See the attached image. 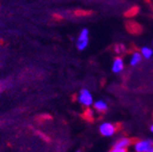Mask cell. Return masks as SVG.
Segmentation results:
<instances>
[{"label": "cell", "instance_id": "cell-1", "mask_svg": "<svg viewBox=\"0 0 153 152\" xmlns=\"http://www.w3.org/2000/svg\"><path fill=\"white\" fill-rule=\"evenodd\" d=\"M78 100L81 105H83L85 107H90L94 103L92 95H91L90 91L87 88H83L79 91Z\"/></svg>", "mask_w": 153, "mask_h": 152}, {"label": "cell", "instance_id": "cell-2", "mask_svg": "<svg viewBox=\"0 0 153 152\" xmlns=\"http://www.w3.org/2000/svg\"><path fill=\"white\" fill-rule=\"evenodd\" d=\"M88 34H89V32H88V28H83L80 31L78 39H76V47H78L79 50L82 51L88 47Z\"/></svg>", "mask_w": 153, "mask_h": 152}, {"label": "cell", "instance_id": "cell-3", "mask_svg": "<svg viewBox=\"0 0 153 152\" xmlns=\"http://www.w3.org/2000/svg\"><path fill=\"white\" fill-rule=\"evenodd\" d=\"M153 148V141L151 139H141L134 144L136 152H150Z\"/></svg>", "mask_w": 153, "mask_h": 152}, {"label": "cell", "instance_id": "cell-4", "mask_svg": "<svg viewBox=\"0 0 153 152\" xmlns=\"http://www.w3.org/2000/svg\"><path fill=\"white\" fill-rule=\"evenodd\" d=\"M117 128L114 124L110 122H104L100 126V132L104 137H110L115 134Z\"/></svg>", "mask_w": 153, "mask_h": 152}, {"label": "cell", "instance_id": "cell-5", "mask_svg": "<svg viewBox=\"0 0 153 152\" xmlns=\"http://www.w3.org/2000/svg\"><path fill=\"white\" fill-rule=\"evenodd\" d=\"M124 68V61L121 58H116L114 59L112 66H111V69L114 73H120L123 70Z\"/></svg>", "mask_w": 153, "mask_h": 152}, {"label": "cell", "instance_id": "cell-6", "mask_svg": "<svg viewBox=\"0 0 153 152\" xmlns=\"http://www.w3.org/2000/svg\"><path fill=\"white\" fill-rule=\"evenodd\" d=\"M131 140L128 138H122L119 139L114 145L113 148H120V149H127V148L130 145Z\"/></svg>", "mask_w": 153, "mask_h": 152}, {"label": "cell", "instance_id": "cell-7", "mask_svg": "<svg viewBox=\"0 0 153 152\" xmlns=\"http://www.w3.org/2000/svg\"><path fill=\"white\" fill-rule=\"evenodd\" d=\"M142 59H143V58H142V56H141L140 52L136 51V52L132 53V55H131V56H130V59H129V64H130L131 66H137L139 63L141 62Z\"/></svg>", "mask_w": 153, "mask_h": 152}, {"label": "cell", "instance_id": "cell-8", "mask_svg": "<svg viewBox=\"0 0 153 152\" xmlns=\"http://www.w3.org/2000/svg\"><path fill=\"white\" fill-rule=\"evenodd\" d=\"M93 106H94L95 109L97 111H99V112H105V111L108 110V105L102 99H99L97 101H95L93 103Z\"/></svg>", "mask_w": 153, "mask_h": 152}, {"label": "cell", "instance_id": "cell-9", "mask_svg": "<svg viewBox=\"0 0 153 152\" xmlns=\"http://www.w3.org/2000/svg\"><path fill=\"white\" fill-rule=\"evenodd\" d=\"M140 54L142 56V58L146 59H150L152 55H153V50L149 47H143L140 50Z\"/></svg>", "mask_w": 153, "mask_h": 152}, {"label": "cell", "instance_id": "cell-10", "mask_svg": "<svg viewBox=\"0 0 153 152\" xmlns=\"http://www.w3.org/2000/svg\"><path fill=\"white\" fill-rule=\"evenodd\" d=\"M115 152H127V149H120V148H113Z\"/></svg>", "mask_w": 153, "mask_h": 152}, {"label": "cell", "instance_id": "cell-11", "mask_svg": "<svg viewBox=\"0 0 153 152\" xmlns=\"http://www.w3.org/2000/svg\"><path fill=\"white\" fill-rule=\"evenodd\" d=\"M150 131L153 133V125H151V127H150Z\"/></svg>", "mask_w": 153, "mask_h": 152}, {"label": "cell", "instance_id": "cell-12", "mask_svg": "<svg viewBox=\"0 0 153 152\" xmlns=\"http://www.w3.org/2000/svg\"><path fill=\"white\" fill-rule=\"evenodd\" d=\"M150 152H153V148H152V149L150 150Z\"/></svg>", "mask_w": 153, "mask_h": 152}, {"label": "cell", "instance_id": "cell-13", "mask_svg": "<svg viewBox=\"0 0 153 152\" xmlns=\"http://www.w3.org/2000/svg\"><path fill=\"white\" fill-rule=\"evenodd\" d=\"M109 152H115V151H114V150L112 149V150H111V151H109Z\"/></svg>", "mask_w": 153, "mask_h": 152}, {"label": "cell", "instance_id": "cell-14", "mask_svg": "<svg viewBox=\"0 0 153 152\" xmlns=\"http://www.w3.org/2000/svg\"><path fill=\"white\" fill-rule=\"evenodd\" d=\"M76 152H81L80 150H78V151H76Z\"/></svg>", "mask_w": 153, "mask_h": 152}]
</instances>
